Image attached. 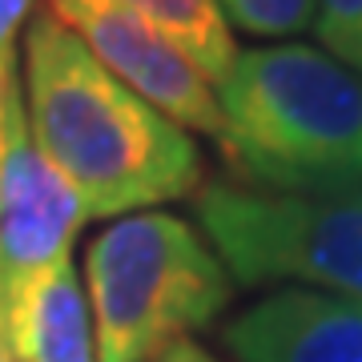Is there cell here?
<instances>
[{
    "mask_svg": "<svg viewBox=\"0 0 362 362\" xmlns=\"http://www.w3.org/2000/svg\"><path fill=\"white\" fill-rule=\"evenodd\" d=\"M25 117L33 145L77 189L85 218H121L189 197L202 149L109 73L49 8L25 25Z\"/></svg>",
    "mask_w": 362,
    "mask_h": 362,
    "instance_id": "obj_1",
    "label": "cell"
},
{
    "mask_svg": "<svg viewBox=\"0 0 362 362\" xmlns=\"http://www.w3.org/2000/svg\"><path fill=\"white\" fill-rule=\"evenodd\" d=\"M221 153L266 194L362 189V77L306 45L233 57L218 89Z\"/></svg>",
    "mask_w": 362,
    "mask_h": 362,
    "instance_id": "obj_2",
    "label": "cell"
},
{
    "mask_svg": "<svg viewBox=\"0 0 362 362\" xmlns=\"http://www.w3.org/2000/svg\"><path fill=\"white\" fill-rule=\"evenodd\" d=\"M85 298L97 362H149L206 330L233 298V278L177 214L141 209L85 250Z\"/></svg>",
    "mask_w": 362,
    "mask_h": 362,
    "instance_id": "obj_3",
    "label": "cell"
},
{
    "mask_svg": "<svg viewBox=\"0 0 362 362\" xmlns=\"http://www.w3.org/2000/svg\"><path fill=\"white\" fill-rule=\"evenodd\" d=\"M194 209L233 282H298L362 302V189L266 194L209 181Z\"/></svg>",
    "mask_w": 362,
    "mask_h": 362,
    "instance_id": "obj_4",
    "label": "cell"
},
{
    "mask_svg": "<svg viewBox=\"0 0 362 362\" xmlns=\"http://www.w3.org/2000/svg\"><path fill=\"white\" fill-rule=\"evenodd\" d=\"M85 206L33 145L25 89L16 81L0 109V302L69 258Z\"/></svg>",
    "mask_w": 362,
    "mask_h": 362,
    "instance_id": "obj_5",
    "label": "cell"
},
{
    "mask_svg": "<svg viewBox=\"0 0 362 362\" xmlns=\"http://www.w3.org/2000/svg\"><path fill=\"white\" fill-rule=\"evenodd\" d=\"M49 13L73 28L93 57L141 101H149L185 133L194 129L221 149L226 121L218 109V93L189 65V57L177 45H169L157 28L109 0H49Z\"/></svg>",
    "mask_w": 362,
    "mask_h": 362,
    "instance_id": "obj_6",
    "label": "cell"
},
{
    "mask_svg": "<svg viewBox=\"0 0 362 362\" xmlns=\"http://www.w3.org/2000/svg\"><path fill=\"white\" fill-rule=\"evenodd\" d=\"M238 362H362V302L286 286L221 326Z\"/></svg>",
    "mask_w": 362,
    "mask_h": 362,
    "instance_id": "obj_7",
    "label": "cell"
},
{
    "mask_svg": "<svg viewBox=\"0 0 362 362\" xmlns=\"http://www.w3.org/2000/svg\"><path fill=\"white\" fill-rule=\"evenodd\" d=\"M0 342L13 362H97L89 298L73 258L0 302Z\"/></svg>",
    "mask_w": 362,
    "mask_h": 362,
    "instance_id": "obj_8",
    "label": "cell"
},
{
    "mask_svg": "<svg viewBox=\"0 0 362 362\" xmlns=\"http://www.w3.org/2000/svg\"><path fill=\"white\" fill-rule=\"evenodd\" d=\"M109 4L129 8L149 28H157L169 45H177L209 85H221L233 69L238 49L214 0H109Z\"/></svg>",
    "mask_w": 362,
    "mask_h": 362,
    "instance_id": "obj_9",
    "label": "cell"
},
{
    "mask_svg": "<svg viewBox=\"0 0 362 362\" xmlns=\"http://www.w3.org/2000/svg\"><path fill=\"white\" fill-rule=\"evenodd\" d=\"M226 16L246 37L262 40H290L314 25V8L318 0H214Z\"/></svg>",
    "mask_w": 362,
    "mask_h": 362,
    "instance_id": "obj_10",
    "label": "cell"
},
{
    "mask_svg": "<svg viewBox=\"0 0 362 362\" xmlns=\"http://www.w3.org/2000/svg\"><path fill=\"white\" fill-rule=\"evenodd\" d=\"M314 37L330 61L362 77V0H318Z\"/></svg>",
    "mask_w": 362,
    "mask_h": 362,
    "instance_id": "obj_11",
    "label": "cell"
},
{
    "mask_svg": "<svg viewBox=\"0 0 362 362\" xmlns=\"http://www.w3.org/2000/svg\"><path fill=\"white\" fill-rule=\"evenodd\" d=\"M33 16V0H0V85H8L16 73V37Z\"/></svg>",
    "mask_w": 362,
    "mask_h": 362,
    "instance_id": "obj_12",
    "label": "cell"
},
{
    "mask_svg": "<svg viewBox=\"0 0 362 362\" xmlns=\"http://www.w3.org/2000/svg\"><path fill=\"white\" fill-rule=\"evenodd\" d=\"M149 362H221L218 354H209L206 346H197L194 338H181V342H173V346H165L157 358Z\"/></svg>",
    "mask_w": 362,
    "mask_h": 362,
    "instance_id": "obj_13",
    "label": "cell"
},
{
    "mask_svg": "<svg viewBox=\"0 0 362 362\" xmlns=\"http://www.w3.org/2000/svg\"><path fill=\"white\" fill-rule=\"evenodd\" d=\"M16 81H21V77H13V81H8V85H0V109H4V97H8V89H13Z\"/></svg>",
    "mask_w": 362,
    "mask_h": 362,
    "instance_id": "obj_14",
    "label": "cell"
},
{
    "mask_svg": "<svg viewBox=\"0 0 362 362\" xmlns=\"http://www.w3.org/2000/svg\"><path fill=\"white\" fill-rule=\"evenodd\" d=\"M0 362H13V354H8V350H4V342H0Z\"/></svg>",
    "mask_w": 362,
    "mask_h": 362,
    "instance_id": "obj_15",
    "label": "cell"
}]
</instances>
